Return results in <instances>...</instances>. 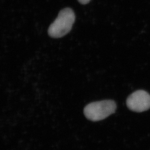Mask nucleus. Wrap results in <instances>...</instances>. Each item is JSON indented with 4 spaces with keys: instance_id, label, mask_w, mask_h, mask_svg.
Instances as JSON below:
<instances>
[{
    "instance_id": "nucleus-1",
    "label": "nucleus",
    "mask_w": 150,
    "mask_h": 150,
    "mask_svg": "<svg viewBox=\"0 0 150 150\" xmlns=\"http://www.w3.org/2000/svg\"><path fill=\"white\" fill-rule=\"evenodd\" d=\"M75 18V15L71 9L66 8L61 10L49 27V35L54 38L63 37L71 31Z\"/></svg>"
},
{
    "instance_id": "nucleus-2",
    "label": "nucleus",
    "mask_w": 150,
    "mask_h": 150,
    "mask_svg": "<svg viewBox=\"0 0 150 150\" xmlns=\"http://www.w3.org/2000/svg\"><path fill=\"white\" fill-rule=\"evenodd\" d=\"M116 108V103L114 100H101L88 104L83 109V113L89 120L97 122L115 113Z\"/></svg>"
},
{
    "instance_id": "nucleus-3",
    "label": "nucleus",
    "mask_w": 150,
    "mask_h": 150,
    "mask_svg": "<svg viewBox=\"0 0 150 150\" xmlns=\"http://www.w3.org/2000/svg\"><path fill=\"white\" fill-rule=\"evenodd\" d=\"M126 105L131 110L142 112L150 108V95L146 91L139 90L129 95Z\"/></svg>"
},
{
    "instance_id": "nucleus-4",
    "label": "nucleus",
    "mask_w": 150,
    "mask_h": 150,
    "mask_svg": "<svg viewBox=\"0 0 150 150\" xmlns=\"http://www.w3.org/2000/svg\"><path fill=\"white\" fill-rule=\"evenodd\" d=\"M91 0H78V1L82 4H88Z\"/></svg>"
}]
</instances>
